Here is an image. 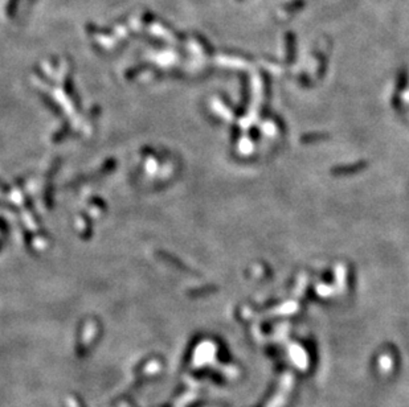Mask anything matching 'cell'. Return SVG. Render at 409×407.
<instances>
[{
    "instance_id": "6da1fadb",
    "label": "cell",
    "mask_w": 409,
    "mask_h": 407,
    "mask_svg": "<svg viewBox=\"0 0 409 407\" xmlns=\"http://www.w3.org/2000/svg\"><path fill=\"white\" fill-rule=\"evenodd\" d=\"M303 6H305L303 0H298V2H293V3L290 4V6H287L286 10L289 11V12H294V11H297V10H301Z\"/></svg>"
}]
</instances>
